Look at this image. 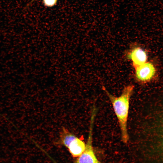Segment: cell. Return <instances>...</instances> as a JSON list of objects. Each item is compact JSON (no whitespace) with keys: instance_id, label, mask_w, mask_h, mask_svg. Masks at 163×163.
Returning <instances> with one entry per match:
<instances>
[{"instance_id":"1","label":"cell","mask_w":163,"mask_h":163,"mask_svg":"<svg viewBox=\"0 0 163 163\" xmlns=\"http://www.w3.org/2000/svg\"><path fill=\"white\" fill-rule=\"evenodd\" d=\"M134 88V86L133 85L126 86L124 88L121 94L119 97L113 95L104 87L103 88L112 104L119 123L121 139L124 143L127 142L129 139L127 121L130 99Z\"/></svg>"},{"instance_id":"5","label":"cell","mask_w":163,"mask_h":163,"mask_svg":"<svg viewBox=\"0 0 163 163\" xmlns=\"http://www.w3.org/2000/svg\"><path fill=\"white\" fill-rule=\"evenodd\" d=\"M86 144L80 138L77 137L69 144L67 148L74 157H79L84 151Z\"/></svg>"},{"instance_id":"4","label":"cell","mask_w":163,"mask_h":163,"mask_svg":"<svg viewBox=\"0 0 163 163\" xmlns=\"http://www.w3.org/2000/svg\"><path fill=\"white\" fill-rule=\"evenodd\" d=\"M126 57L132 62L134 68L148 61L147 52L140 46H136L132 48L127 53Z\"/></svg>"},{"instance_id":"2","label":"cell","mask_w":163,"mask_h":163,"mask_svg":"<svg viewBox=\"0 0 163 163\" xmlns=\"http://www.w3.org/2000/svg\"><path fill=\"white\" fill-rule=\"evenodd\" d=\"M95 114V112H92L89 131L85 149L74 163H103L96 157L92 144L93 128Z\"/></svg>"},{"instance_id":"7","label":"cell","mask_w":163,"mask_h":163,"mask_svg":"<svg viewBox=\"0 0 163 163\" xmlns=\"http://www.w3.org/2000/svg\"><path fill=\"white\" fill-rule=\"evenodd\" d=\"M57 1V0H43V3L46 6L52 7L56 4Z\"/></svg>"},{"instance_id":"6","label":"cell","mask_w":163,"mask_h":163,"mask_svg":"<svg viewBox=\"0 0 163 163\" xmlns=\"http://www.w3.org/2000/svg\"><path fill=\"white\" fill-rule=\"evenodd\" d=\"M77 136L66 128H63L59 134V142L67 148Z\"/></svg>"},{"instance_id":"3","label":"cell","mask_w":163,"mask_h":163,"mask_svg":"<svg viewBox=\"0 0 163 163\" xmlns=\"http://www.w3.org/2000/svg\"><path fill=\"white\" fill-rule=\"evenodd\" d=\"M134 69L135 78L141 83H146L152 81L158 75L156 66L152 61H147Z\"/></svg>"}]
</instances>
